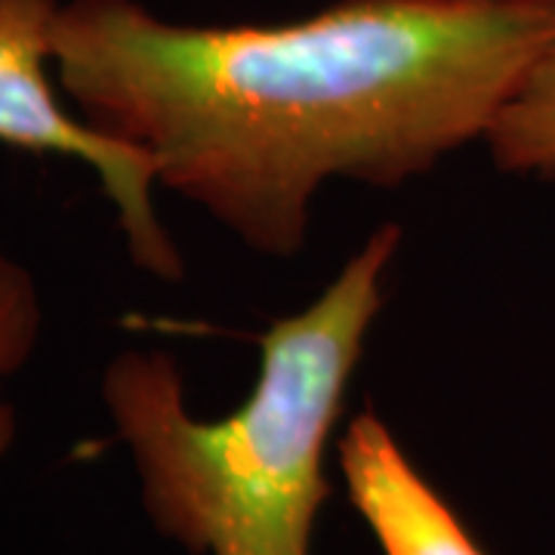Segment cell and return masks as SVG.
Segmentation results:
<instances>
[{"label": "cell", "mask_w": 555, "mask_h": 555, "mask_svg": "<svg viewBox=\"0 0 555 555\" xmlns=\"http://www.w3.org/2000/svg\"><path fill=\"white\" fill-rule=\"evenodd\" d=\"M339 469L383 555H488L374 411L339 438Z\"/></svg>", "instance_id": "277c9868"}, {"label": "cell", "mask_w": 555, "mask_h": 555, "mask_svg": "<svg viewBox=\"0 0 555 555\" xmlns=\"http://www.w3.org/2000/svg\"><path fill=\"white\" fill-rule=\"evenodd\" d=\"M60 7V0H0V142L90 167L115 207L130 259L152 278L179 281L185 262L155 207L152 160L90 127L60 96L53 65Z\"/></svg>", "instance_id": "3957f363"}, {"label": "cell", "mask_w": 555, "mask_h": 555, "mask_svg": "<svg viewBox=\"0 0 555 555\" xmlns=\"http://www.w3.org/2000/svg\"><path fill=\"white\" fill-rule=\"evenodd\" d=\"M485 142L503 173L555 179V40L503 105Z\"/></svg>", "instance_id": "5b68a950"}, {"label": "cell", "mask_w": 555, "mask_h": 555, "mask_svg": "<svg viewBox=\"0 0 555 555\" xmlns=\"http://www.w3.org/2000/svg\"><path fill=\"white\" fill-rule=\"evenodd\" d=\"M401 225H379L302 312L269 324L259 377L235 414L198 420L158 349H127L102 401L130 448L142 509L192 555H312L331 500L327 441L386 299Z\"/></svg>", "instance_id": "7a4b0ae2"}, {"label": "cell", "mask_w": 555, "mask_h": 555, "mask_svg": "<svg viewBox=\"0 0 555 555\" xmlns=\"http://www.w3.org/2000/svg\"><path fill=\"white\" fill-rule=\"evenodd\" d=\"M43 309L31 272L0 247V460L16 441V411L3 383L31 361L40 339Z\"/></svg>", "instance_id": "8992f818"}, {"label": "cell", "mask_w": 555, "mask_h": 555, "mask_svg": "<svg viewBox=\"0 0 555 555\" xmlns=\"http://www.w3.org/2000/svg\"><path fill=\"white\" fill-rule=\"evenodd\" d=\"M555 40V0H339L278 25H182L68 0L65 100L254 254H302L331 179L398 189L488 137Z\"/></svg>", "instance_id": "6da1fadb"}]
</instances>
